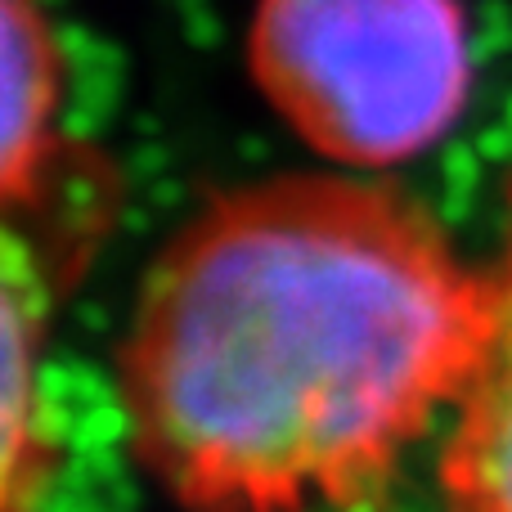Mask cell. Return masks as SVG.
Masks as SVG:
<instances>
[{
	"label": "cell",
	"mask_w": 512,
	"mask_h": 512,
	"mask_svg": "<svg viewBox=\"0 0 512 512\" xmlns=\"http://www.w3.org/2000/svg\"><path fill=\"white\" fill-rule=\"evenodd\" d=\"M490 279L432 212L292 176L153 261L117 355L131 454L180 512H378L477 364Z\"/></svg>",
	"instance_id": "cell-1"
},
{
	"label": "cell",
	"mask_w": 512,
	"mask_h": 512,
	"mask_svg": "<svg viewBox=\"0 0 512 512\" xmlns=\"http://www.w3.org/2000/svg\"><path fill=\"white\" fill-rule=\"evenodd\" d=\"M248 59L270 104L351 167L445 144L477 72L459 0H261Z\"/></svg>",
	"instance_id": "cell-2"
},
{
	"label": "cell",
	"mask_w": 512,
	"mask_h": 512,
	"mask_svg": "<svg viewBox=\"0 0 512 512\" xmlns=\"http://www.w3.org/2000/svg\"><path fill=\"white\" fill-rule=\"evenodd\" d=\"M436 472L445 512H512V248L490 279L486 337L450 414Z\"/></svg>",
	"instance_id": "cell-3"
},
{
	"label": "cell",
	"mask_w": 512,
	"mask_h": 512,
	"mask_svg": "<svg viewBox=\"0 0 512 512\" xmlns=\"http://www.w3.org/2000/svg\"><path fill=\"white\" fill-rule=\"evenodd\" d=\"M0 63H5V113H0V185L23 198L50 158V131L59 126V77L50 14L32 0H0Z\"/></svg>",
	"instance_id": "cell-4"
},
{
	"label": "cell",
	"mask_w": 512,
	"mask_h": 512,
	"mask_svg": "<svg viewBox=\"0 0 512 512\" xmlns=\"http://www.w3.org/2000/svg\"><path fill=\"white\" fill-rule=\"evenodd\" d=\"M54 50L68 77V104L59 108L54 135L72 144H90L113 126L126 95V50L99 36L81 18H50Z\"/></svg>",
	"instance_id": "cell-5"
},
{
	"label": "cell",
	"mask_w": 512,
	"mask_h": 512,
	"mask_svg": "<svg viewBox=\"0 0 512 512\" xmlns=\"http://www.w3.org/2000/svg\"><path fill=\"white\" fill-rule=\"evenodd\" d=\"M472 59H477V68L512 59V5L508 0H477L472 5Z\"/></svg>",
	"instance_id": "cell-6"
},
{
	"label": "cell",
	"mask_w": 512,
	"mask_h": 512,
	"mask_svg": "<svg viewBox=\"0 0 512 512\" xmlns=\"http://www.w3.org/2000/svg\"><path fill=\"white\" fill-rule=\"evenodd\" d=\"M445 189H472L481 194V176H486V158L477 153V140H445L441 158H436Z\"/></svg>",
	"instance_id": "cell-7"
},
{
	"label": "cell",
	"mask_w": 512,
	"mask_h": 512,
	"mask_svg": "<svg viewBox=\"0 0 512 512\" xmlns=\"http://www.w3.org/2000/svg\"><path fill=\"white\" fill-rule=\"evenodd\" d=\"M171 9H176L180 18V32H185V41L194 45V50H216V45L225 41V23L216 18V5L212 0H171Z\"/></svg>",
	"instance_id": "cell-8"
},
{
	"label": "cell",
	"mask_w": 512,
	"mask_h": 512,
	"mask_svg": "<svg viewBox=\"0 0 512 512\" xmlns=\"http://www.w3.org/2000/svg\"><path fill=\"white\" fill-rule=\"evenodd\" d=\"M171 171V149L162 140H135L131 153H126V176L135 180V185L149 189L153 180H162Z\"/></svg>",
	"instance_id": "cell-9"
},
{
	"label": "cell",
	"mask_w": 512,
	"mask_h": 512,
	"mask_svg": "<svg viewBox=\"0 0 512 512\" xmlns=\"http://www.w3.org/2000/svg\"><path fill=\"white\" fill-rule=\"evenodd\" d=\"M477 153L486 158V167H512V126L508 122H490L477 135Z\"/></svg>",
	"instance_id": "cell-10"
},
{
	"label": "cell",
	"mask_w": 512,
	"mask_h": 512,
	"mask_svg": "<svg viewBox=\"0 0 512 512\" xmlns=\"http://www.w3.org/2000/svg\"><path fill=\"white\" fill-rule=\"evenodd\" d=\"M144 203H149L158 216H167V212H176V207L185 203V185H180L176 176H162V180H153V185L144 189Z\"/></svg>",
	"instance_id": "cell-11"
},
{
	"label": "cell",
	"mask_w": 512,
	"mask_h": 512,
	"mask_svg": "<svg viewBox=\"0 0 512 512\" xmlns=\"http://www.w3.org/2000/svg\"><path fill=\"white\" fill-rule=\"evenodd\" d=\"M153 216H158V212H153L149 203H140V207H131V203H126V207H117V216H113V221L122 225L126 234H149V230H153Z\"/></svg>",
	"instance_id": "cell-12"
},
{
	"label": "cell",
	"mask_w": 512,
	"mask_h": 512,
	"mask_svg": "<svg viewBox=\"0 0 512 512\" xmlns=\"http://www.w3.org/2000/svg\"><path fill=\"white\" fill-rule=\"evenodd\" d=\"M239 153L248 162H265V158H270V140H261V135H248V140H239Z\"/></svg>",
	"instance_id": "cell-13"
},
{
	"label": "cell",
	"mask_w": 512,
	"mask_h": 512,
	"mask_svg": "<svg viewBox=\"0 0 512 512\" xmlns=\"http://www.w3.org/2000/svg\"><path fill=\"white\" fill-rule=\"evenodd\" d=\"M135 140H162V122L153 113H140L135 117Z\"/></svg>",
	"instance_id": "cell-14"
},
{
	"label": "cell",
	"mask_w": 512,
	"mask_h": 512,
	"mask_svg": "<svg viewBox=\"0 0 512 512\" xmlns=\"http://www.w3.org/2000/svg\"><path fill=\"white\" fill-rule=\"evenodd\" d=\"M36 9H41V14H59V9H68L72 0H32Z\"/></svg>",
	"instance_id": "cell-15"
},
{
	"label": "cell",
	"mask_w": 512,
	"mask_h": 512,
	"mask_svg": "<svg viewBox=\"0 0 512 512\" xmlns=\"http://www.w3.org/2000/svg\"><path fill=\"white\" fill-rule=\"evenodd\" d=\"M499 122H508V126H512V90L504 95V113H499Z\"/></svg>",
	"instance_id": "cell-16"
}]
</instances>
